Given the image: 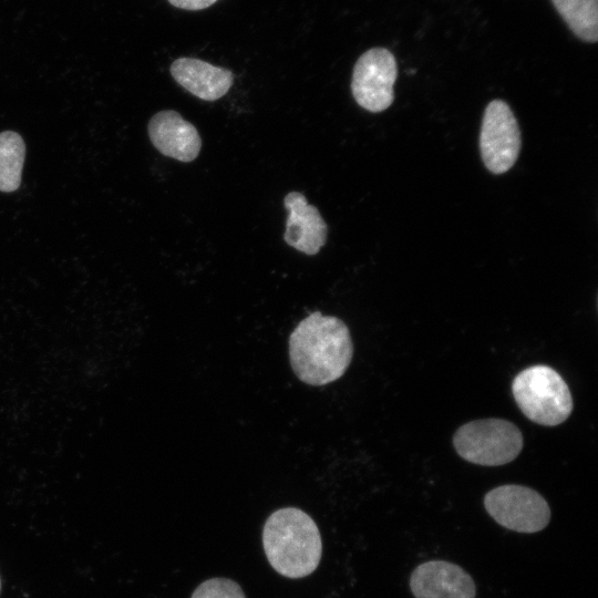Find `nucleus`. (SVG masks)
<instances>
[{"label": "nucleus", "mask_w": 598, "mask_h": 598, "mask_svg": "<svg viewBox=\"0 0 598 598\" xmlns=\"http://www.w3.org/2000/svg\"><path fill=\"white\" fill-rule=\"evenodd\" d=\"M173 79L193 95L216 101L224 96L234 82L229 70L193 58H179L171 65Z\"/></svg>", "instance_id": "obj_11"}, {"label": "nucleus", "mask_w": 598, "mask_h": 598, "mask_svg": "<svg viewBox=\"0 0 598 598\" xmlns=\"http://www.w3.org/2000/svg\"><path fill=\"white\" fill-rule=\"evenodd\" d=\"M520 132L506 102L494 100L485 109L480 150L486 168L503 174L513 167L520 151Z\"/></svg>", "instance_id": "obj_6"}, {"label": "nucleus", "mask_w": 598, "mask_h": 598, "mask_svg": "<svg viewBox=\"0 0 598 598\" xmlns=\"http://www.w3.org/2000/svg\"><path fill=\"white\" fill-rule=\"evenodd\" d=\"M283 204L288 210L285 241L306 255L318 254L328 234L327 224L318 208L309 205L299 192L288 193Z\"/></svg>", "instance_id": "obj_10"}, {"label": "nucleus", "mask_w": 598, "mask_h": 598, "mask_svg": "<svg viewBox=\"0 0 598 598\" xmlns=\"http://www.w3.org/2000/svg\"><path fill=\"white\" fill-rule=\"evenodd\" d=\"M262 544L270 566L287 578L310 575L321 559L320 532L315 520L296 507L270 514L264 525Z\"/></svg>", "instance_id": "obj_2"}, {"label": "nucleus", "mask_w": 598, "mask_h": 598, "mask_svg": "<svg viewBox=\"0 0 598 598\" xmlns=\"http://www.w3.org/2000/svg\"><path fill=\"white\" fill-rule=\"evenodd\" d=\"M415 598H475L476 586L461 566L446 560H429L417 565L410 576Z\"/></svg>", "instance_id": "obj_8"}, {"label": "nucleus", "mask_w": 598, "mask_h": 598, "mask_svg": "<svg viewBox=\"0 0 598 598\" xmlns=\"http://www.w3.org/2000/svg\"><path fill=\"white\" fill-rule=\"evenodd\" d=\"M484 507L498 525L523 534L543 530L551 516L547 501L537 491L517 484L501 485L487 492Z\"/></svg>", "instance_id": "obj_5"}, {"label": "nucleus", "mask_w": 598, "mask_h": 598, "mask_svg": "<svg viewBox=\"0 0 598 598\" xmlns=\"http://www.w3.org/2000/svg\"><path fill=\"white\" fill-rule=\"evenodd\" d=\"M569 29L582 41L598 40V0H551Z\"/></svg>", "instance_id": "obj_12"}, {"label": "nucleus", "mask_w": 598, "mask_h": 598, "mask_svg": "<svg viewBox=\"0 0 598 598\" xmlns=\"http://www.w3.org/2000/svg\"><path fill=\"white\" fill-rule=\"evenodd\" d=\"M190 598H246L241 587L228 578H210L202 582Z\"/></svg>", "instance_id": "obj_14"}, {"label": "nucleus", "mask_w": 598, "mask_h": 598, "mask_svg": "<svg viewBox=\"0 0 598 598\" xmlns=\"http://www.w3.org/2000/svg\"><path fill=\"white\" fill-rule=\"evenodd\" d=\"M512 392L520 411L540 425H558L573 410L568 385L547 365H533L520 371L513 380Z\"/></svg>", "instance_id": "obj_3"}, {"label": "nucleus", "mask_w": 598, "mask_h": 598, "mask_svg": "<svg viewBox=\"0 0 598 598\" xmlns=\"http://www.w3.org/2000/svg\"><path fill=\"white\" fill-rule=\"evenodd\" d=\"M0 589H1V580H0Z\"/></svg>", "instance_id": "obj_16"}, {"label": "nucleus", "mask_w": 598, "mask_h": 598, "mask_svg": "<svg viewBox=\"0 0 598 598\" xmlns=\"http://www.w3.org/2000/svg\"><path fill=\"white\" fill-rule=\"evenodd\" d=\"M148 135L159 153L181 162L194 161L202 148L196 127L173 110L161 111L152 116Z\"/></svg>", "instance_id": "obj_9"}, {"label": "nucleus", "mask_w": 598, "mask_h": 598, "mask_svg": "<svg viewBox=\"0 0 598 598\" xmlns=\"http://www.w3.org/2000/svg\"><path fill=\"white\" fill-rule=\"evenodd\" d=\"M217 0H168L171 4L184 10H202L210 7Z\"/></svg>", "instance_id": "obj_15"}, {"label": "nucleus", "mask_w": 598, "mask_h": 598, "mask_svg": "<svg viewBox=\"0 0 598 598\" xmlns=\"http://www.w3.org/2000/svg\"><path fill=\"white\" fill-rule=\"evenodd\" d=\"M288 343L291 368L309 385H324L341 378L353 354L347 324L319 311L297 324Z\"/></svg>", "instance_id": "obj_1"}, {"label": "nucleus", "mask_w": 598, "mask_h": 598, "mask_svg": "<svg viewBox=\"0 0 598 598\" xmlns=\"http://www.w3.org/2000/svg\"><path fill=\"white\" fill-rule=\"evenodd\" d=\"M25 156L23 138L13 131L0 133V190L19 188Z\"/></svg>", "instance_id": "obj_13"}, {"label": "nucleus", "mask_w": 598, "mask_h": 598, "mask_svg": "<svg viewBox=\"0 0 598 598\" xmlns=\"http://www.w3.org/2000/svg\"><path fill=\"white\" fill-rule=\"evenodd\" d=\"M453 445L458 455L470 463L498 466L518 456L523 448V434L507 420H476L456 430Z\"/></svg>", "instance_id": "obj_4"}, {"label": "nucleus", "mask_w": 598, "mask_h": 598, "mask_svg": "<svg viewBox=\"0 0 598 598\" xmlns=\"http://www.w3.org/2000/svg\"><path fill=\"white\" fill-rule=\"evenodd\" d=\"M396 75V61L388 49L368 50L353 68L351 91L355 102L373 113L386 110L394 99Z\"/></svg>", "instance_id": "obj_7"}]
</instances>
